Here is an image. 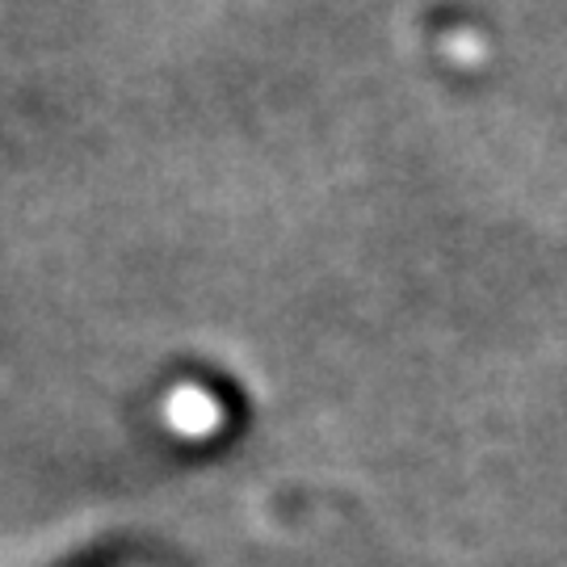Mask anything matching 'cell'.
<instances>
[{"label":"cell","mask_w":567,"mask_h":567,"mask_svg":"<svg viewBox=\"0 0 567 567\" xmlns=\"http://www.w3.org/2000/svg\"><path fill=\"white\" fill-rule=\"evenodd\" d=\"M173 421H177L185 433H203V429H210L219 421V412H215V404L206 400L203 391H182V395L173 400Z\"/></svg>","instance_id":"1"}]
</instances>
